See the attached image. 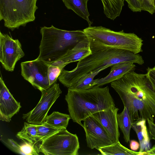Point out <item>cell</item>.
Listing matches in <instances>:
<instances>
[{
	"instance_id": "6da1fadb",
	"label": "cell",
	"mask_w": 155,
	"mask_h": 155,
	"mask_svg": "<svg viewBox=\"0 0 155 155\" xmlns=\"http://www.w3.org/2000/svg\"><path fill=\"white\" fill-rule=\"evenodd\" d=\"M120 97L132 122L140 117H155V91L146 74L131 71L111 83Z\"/></svg>"
},
{
	"instance_id": "7a4b0ae2",
	"label": "cell",
	"mask_w": 155,
	"mask_h": 155,
	"mask_svg": "<svg viewBox=\"0 0 155 155\" xmlns=\"http://www.w3.org/2000/svg\"><path fill=\"white\" fill-rule=\"evenodd\" d=\"M121 62H131L140 65L144 63L142 56L138 54L124 49H105L92 52L79 61L76 67L71 71L63 69L58 79L64 86L71 88L85 75Z\"/></svg>"
},
{
	"instance_id": "3957f363",
	"label": "cell",
	"mask_w": 155,
	"mask_h": 155,
	"mask_svg": "<svg viewBox=\"0 0 155 155\" xmlns=\"http://www.w3.org/2000/svg\"><path fill=\"white\" fill-rule=\"evenodd\" d=\"M65 100L71 118L83 127L81 121L97 112L115 106L108 87L94 86L85 90L68 88Z\"/></svg>"
},
{
	"instance_id": "277c9868",
	"label": "cell",
	"mask_w": 155,
	"mask_h": 155,
	"mask_svg": "<svg viewBox=\"0 0 155 155\" xmlns=\"http://www.w3.org/2000/svg\"><path fill=\"white\" fill-rule=\"evenodd\" d=\"M39 54L36 59L49 64L62 58L79 42L87 38L84 31H68L52 25L41 27Z\"/></svg>"
},
{
	"instance_id": "5b68a950",
	"label": "cell",
	"mask_w": 155,
	"mask_h": 155,
	"mask_svg": "<svg viewBox=\"0 0 155 155\" xmlns=\"http://www.w3.org/2000/svg\"><path fill=\"white\" fill-rule=\"evenodd\" d=\"M92 52L113 48L128 50L134 53L142 51L143 40L134 33L123 30L115 31L102 26H91L83 30Z\"/></svg>"
},
{
	"instance_id": "8992f818",
	"label": "cell",
	"mask_w": 155,
	"mask_h": 155,
	"mask_svg": "<svg viewBox=\"0 0 155 155\" xmlns=\"http://www.w3.org/2000/svg\"><path fill=\"white\" fill-rule=\"evenodd\" d=\"M37 0H0V21L13 31L35 19Z\"/></svg>"
},
{
	"instance_id": "52a82bcc",
	"label": "cell",
	"mask_w": 155,
	"mask_h": 155,
	"mask_svg": "<svg viewBox=\"0 0 155 155\" xmlns=\"http://www.w3.org/2000/svg\"><path fill=\"white\" fill-rule=\"evenodd\" d=\"M37 147L39 152L46 155H78L80 148L76 134L66 128L60 130L41 141Z\"/></svg>"
},
{
	"instance_id": "ba28073f",
	"label": "cell",
	"mask_w": 155,
	"mask_h": 155,
	"mask_svg": "<svg viewBox=\"0 0 155 155\" xmlns=\"http://www.w3.org/2000/svg\"><path fill=\"white\" fill-rule=\"evenodd\" d=\"M41 99L31 110L23 115L28 123L40 125L44 123L49 109L61 93L59 84L54 83L47 89L41 92Z\"/></svg>"
},
{
	"instance_id": "9c48e42d",
	"label": "cell",
	"mask_w": 155,
	"mask_h": 155,
	"mask_svg": "<svg viewBox=\"0 0 155 155\" xmlns=\"http://www.w3.org/2000/svg\"><path fill=\"white\" fill-rule=\"evenodd\" d=\"M49 64L36 59L21 63V75L35 88L41 92L48 89Z\"/></svg>"
},
{
	"instance_id": "30bf717a",
	"label": "cell",
	"mask_w": 155,
	"mask_h": 155,
	"mask_svg": "<svg viewBox=\"0 0 155 155\" xmlns=\"http://www.w3.org/2000/svg\"><path fill=\"white\" fill-rule=\"evenodd\" d=\"M25 55L18 39L0 32V62L5 70L13 71L16 63Z\"/></svg>"
},
{
	"instance_id": "8fae6325",
	"label": "cell",
	"mask_w": 155,
	"mask_h": 155,
	"mask_svg": "<svg viewBox=\"0 0 155 155\" xmlns=\"http://www.w3.org/2000/svg\"><path fill=\"white\" fill-rule=\"evenodd\" d=\"M84 128L88 147L96 149L114 143L100 123L90 116L84 120Z\"/></svg>"
},
{
	"instance_id": "7c38bea8",
	"label": "cell",
	"mask_w": 155,
	"mask_h": 155,
	"mask_svg": "<svg viewBox=\"0 0 155 155\" xmlns=\"http://www.w3.org/2000/svg\"><path fill=\"white\" fill-rule=\"evenodd\" d=\"M119 110L115 106H113L91 115L102 125L114 143L119 141L120 136L117 121Z\"/></svg>"
},
{
	"instance_id": "4fadbf2b",
	"label": "cell",
	"mask_w": 155,
	"mask_h": 155,
	"mask_svg": "<svg viewBox=\"0 0 155 155\" xmlns=\"http://www.w3.org/2000/svg\"><path fill=\"white\" fill-rule=\"evenodd\" d=\"M21 107L6 86L2 76L0 78V119L9 122Z\"/></svg>"
},
{
	"instance_id": "5bb4252c",
	"label": "cell",
	"mask_w": 155,
	"mask_h": 155,
	"mask_svg": "<svg viewBox=\"0 0 155 155\" xmlns=\"http://www.w3.org/2000/svg\"><path fill=\"white\" fill-rule=\"evenodd\" d=\"M109 73L105 77L94 80L92 84L100 87L117 80L129 72L134 71L136 67L131 62H121L112 65Z\"/></svg>"
},
{
	"instance_id": "9a60e30c",
	"label": "cell",
	"mask_w": 155,
	"mask_h": 155,
	"mask_svg": "<svg viewBox=\"0 0 155 155\" xmlns=\"http://www.w3.org/2000/svg\"><path fill=\"white\" fill-rule=\"evenodd\" d=\"M91 53L89 41L87 38L79 42L62 58L54 62L66 66L71 62L79 61Z\"/></svg>"
},
{
	"instance_id": "2e32d148",
	"label": "cell",
	"mask_w": 155,
	"mask_h": 155,
	"mask_svg": "<svg viewBox=\"0 0 155 155\" xmlns=\"http://www.w3.org/2000/svg\"><path fill=\"white\" fill-rule=\"evenodd\" d=\"M146 120L140 117L132 122V128L136 133L140 144L139 151L147 150L150 148V138L147 129Z\"/></svg>"
},
{
	"instance_id": "e0dca14e",
	"label": "cell",
	"mask_w": 155,
	"mask_h": 155,
	"mask_svg": "<svg viewBox=\"0 0 155 155\" xmlns=\"http://www.w3.org/2000/svg\"><path fill=\"white\" fill-rule=\"evenodd\" d=\"M68 9L73 11L80 17L86 20L91 26L93 22L89 18L90 14L87 8L89 0H62Z\"/></svg>"
},
{
	"instance_id": "ac0fdd59",
	"label": "cell",
	"mask_w": 155,
	"mask_h": 155,
	"mask_svg": "<svg viewBox=\"0 0 155 155\" xmlns=\"http://www.w3.org/2000/svg\"><path fill=\"white\" fill-rule=\"evenodd\" d=\"M106 17L114 20L120 16L124 5V0H101Z\"/></svg>"
},
{
	"instance_id": "d6986e66",
	"label": "cell",
	"mask_w": 155,
	"mask_h": 155,
	"mask_svg": "<svg viewBox=\"0 0 155 155\" xmlns=\"http://www.w3.org/2000/svg\"><path fill=\"white\" fill-rule=\"evenodd\" d=\"M103 155H140L141 152L130 150L122 145L118 141L110 145L97 149Z\"/></svg>"
},
{
	"instance_id": "ffe728a7",
	"label": "cell",
	"mask_w": 155,
	"mask_h": 155,
	"mask_svg": "<svg viewBox=\"0 0 155 155\" xmlns=\"http://www.w3.org/2000/svg\"><path fill=\"white\" fill-rule=\"evenodd\" d=\"M117 121L118 127L123 134L125 142L127 143H130V131L132 121L125 107H124L121 113L117 114Z\"/></svg>"
},
{
	"instance_id": "44dd1931",
	"label": "cell",
	"mask_w": 155,
	"mask_h": 155,
	"mask_svg": "<svg viewBox=\"0 0 155 155\" xmlns=\"http://www.w3.org/2000/svg\"><path fill=\"white\" fill-rule=\"evenodd\" d=\"M71 118L70 115L54 111L47 115L44 123L58 129L66 128Z\"/></svg>"
},
{
	"instance_id": "7402d4cb",
	"label": "cell",
	"mask_w": 155,
	"mask_h": 155,
	"mask_svg": "<svg viewBox=\"0 0 155 155\" xmlns=\"http://www.w3.org/2000/svg\"><path fill=\"white\" fill-rule=\"evenodd\" d=\"M37 134V125L25 122L22 129L17 134L16 136L34 145L38 142Z\"/></svg>"
},
{
	"instance_id": "603a6c76",
	"label": "cell",
	"mask_w": 155,
	"mask_h": 155,
	"mask_svg": "<svg viewBox=\"0 0 155 155\" xmlns=\"http://www.w3.org/2000/svg\"><path fill=\"white\" fill-rule=\"evenodd\" d=\"M109 67L102 68L85 75L79 79L73 87L70 88L85 90L92 88V84L94 77L100 72Z\"/></svg>"
},
{
	"instance_id": "cb8c5ba5",
	"label": "cell",
	"mask_w": 155,
	"mask_h": 155,
	"mask_svg": "<svg viewBox=\"0 0 155 155\" xmlns=\"http://www.w3.org/2000/svg\"><path fill=\"white\" fill-rule=\"evenodd\" d=\"M37 128L38 142L42 141L61 129L55 128L45 123L37 125Z\"/></svg>"
},
{
	"instance_id": "d4e9b609",
	"label": "cell",
	"mask_w": 155,
	"mask_h": 155,
	"mask_svg": "<svg viewBox=\"0 0 155 155\" xmlns=\"http://www.w3.org/2000/svg\"><path fill=\"white\" fill-rule=\"evenodd\" d=\"M65 66L56 65L53 63L49 65L48 77L50 85L56 83Z\"/></svg>"
},
{
	"instance_id": "484cf974",
	"label": "cell",
	"mask_w": 155,
	"mask_h": 155,
	"mask_svg": "<svg viewBox=\"0 0 155 155\" xmlns=\"http://www.w3.org/2000/svg\"><path fill=\"white\" fill-rule=\"evenodd\" d=\"M21 149L24 155H38L39 152L37 147H34V144L25 142L21 146Z\"/></svg>"
},
{
	"instance_id": "4316f807",
	"label": "cell",
	"mask_w": 155,
	"mask_h": 155,
	"mask_svg": "<svg viewBox=\"0 0 155 155\" xmlns=\"http://www.w3.org/2000/svg\"><path fill=\"white\" fill-rule=\"evenodd\" d=\"M4 143L10 149L17 153L24 155L21 149V146L16 142L11 139H8L6 141H4Z\"/></svg>"
},
{
	"instance_id": "83f0119b",
	"label": "cell",
	"mask_w": 155,
	"mask_h": 155,
	"mask_svg": "<svg viewBox=\"0 0 155 155\" xmlns=\"http://www.w3.org/2000/svg\"><path fill=\"white\" fill-rule=\"evenodd\" d=\"M140 2L142 11H145L151 14L155 12V7L153 6L149 0H137Z\"/></svg>"
},
{
	"instance_id": "f1b7e54d",
	"label": "cell",
	"mask_w": 155,
	"mask_h": 155,
	"mask_svg": "<svg viewBox=\"0 0 155 155\" xmlns=\"http://www.w3.org/2000/svg\"><path fill=\"white\" fill-rule=\"evenodd\" d=\"M126 1L129 8L134 12H141L140 4L137 0H124Z\"/></svg>"
},
{
	"instance_id": "f546056e",
	"label": "cell",
	"mask_w": 155,
	"mask_h": 155,
	"mask_svg": "<svg viewBox=\"0 0 155 155\" xmlns=\"http://www.w3.org/2000/svg\"><path fill=\"white\" fill-rule=\"evenodd\" d=\"M146 74L153 90L155 91V69L148 67Z\"/></svg>"
},
{
	"instance_id": "4dcf8cb0",
	"label": "cell",
	"mask_w": 155,
	"mask_h": 155,
	"mask_svg": "<svg viewBox=\"0 0 155 155\" xmlns=\"http://www.w3.org/2000/svg\"><path fill=\"white\" fill-rule=\"evenodd\" d=\"M147 120L148 126V131L150 139L155 140V123L153 117H152Z\"/></svg>"
},
{
	"instance_id": "1f68e13d",
	"label": "cell",
	"mask_w": 155,
	"mask_h": 155,
	"mask_svg": "<svg viewBox=\"0 0 155 155\" xmlns=\"http://www.w3.org/2000/svg\"><path fill=\"white\" fill-rule=\"evenodd\" d=\"M130 147L131 150L134 151H136L139 149L140 147V144L137 141L134 140H131L130 142Z\"/></svg>"
},
{
	"instance_id": "d6a6232c",
	"label": "cell",
	"mask_w": 155,
	"mask_h": 155,
	"mask_svg": "<svg viewBox=\"0 0 155 155\" xmlns=\"http://www.w3.org/2000/svg\"><path fill=\"white\" fill-rule=\"evenodd\" d=\"M155 155V145H153L151 148L147 150L141 152L140 155Z\"/></svg>"
},
{
	"instance_id": "836d02e7",
	"label": "cell",
	"mask_w": 155,
	"mask_h": 155,
	"mask_svg": "<svg viewBox=\"0 0 155 155\" xmlns=\"http://www.w3.org/2000/svg\"><path fill=\"white\" fill-rule=\"evenodd\" d=\"M150 3L154 6L155 7L154 0H149Z\"/></svg>"
},
{
	"instance_id": "e575fe53",
	"label": "cell",
	"mask_w": 155,
	"mask_h": 155,
	"mask_svg": "<svg viewBox=\"0 0 155 155\" xmlns=\"http://www.w3.org/2000/svg\"><path fill=\"white\" fill-rule=\"evenodd\" d=\"M153 68L155 69V66H154V67Z\"/></svg>"
},
{
	"instance_id": "d590c367",
	"label": "cell",
	"mask_w": 155,
	"mask_h": 155,
	"mask_svg": "<svg viewBox=\"0 0 155 155\" xmlns=\"http://www.w3.org/2000/svg\"><path fill=\"white\" fill-rule=\"evenodd\" d=\"M154 1H155V0H154Z\"/></svg>"
}]
</instances>
